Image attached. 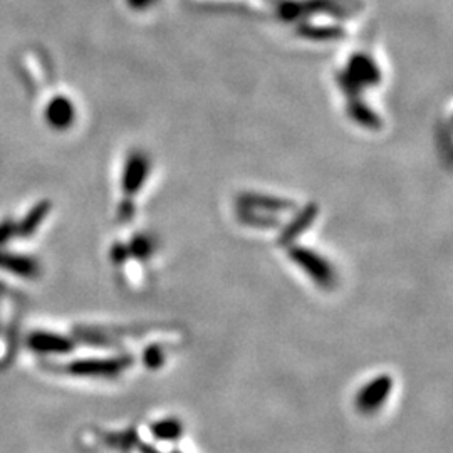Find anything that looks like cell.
<instances>
[{"instance_id": "obj_1", "label": "cell", "mask_w": 453, "mask_h": 453, "mask_svg": "<svg viewBox=\"0 0 453 453\" xmlns=\"http://www.w3.org/2000/svg\"><path fill=\"white\" fill-rule=\"evenodd\" d=\"M207 7L235 9L291 27L308 41H336L346 24L363 12V0H194Z\"/></svg>"}, {"instance_id": "obj_2", "label": "cell", "mask_w": 453, "mask_h": 453, "mask_svg": "<svg viewBox=\"0 0 453 453\" xmlns=\"http://www.w3.org/2000/svg\"><path fill=\"white\" fill-rule=\"evenodd\" d=\"M341 71L338 81L348 96H355L361 89H370L383 78L376 56L368 49L353 50Z\"/></svg>"}, {"instance_id": "obj_3", "label": "cell", "mask_w": 453, "mask_h": 453, "mask_svg": "<svg viewBox=\"0 0 453 453\" xmlns=\"http://www.w3.org/2000/svg\"><path fill=\"white\" fill-rule=\"evenodd\" d=\"M289 257L301 271H304V274H308L312 282L318 284V288H323V289L334 288L336 269L319 252L308 247H292Z\"/></svg>"}, {"instance_id": "obj_4", "label": "cell", "mask_w": 453, "mask_h": 453, "mask_svg": "<svg viewBox=\"0 0 453 453\" xmlns=\"http://www.w3.org/2000/svg\"><path fill=\"white\" fill-rule=\"evenodd\" d=\"M391 388H393V381L388 374L378 376L370 383H366L361 391H357V400H355L357 411H361L363 415H372L380 411L388 402Z\"/></svg>"}, {"instance_id": "obj_5", "label": "cell", "mask_w": 453, "mask_h": 453, "mask_svg": "<svg viewBox=\"0 0 453 453\" xmlns=\"http://www.w3.org/2000/svg\"><path fill=\"white\" fill-rule=\"evenodd\" d=\"M151 172V160L143 151H133L125 166L123 175V188L128 196L138 194L148 181Z\"/></svg>"}, {"instance_id": "obj_6", "label": "cell", "mask_w": 453, "mask_h": 453, "mask_svg": "<svg viewBox=\"0 0 453 453\" xmlns=\"http://www.w3.org/2000/svg\"><path fill=\"white\" fill-rule=\"evenodd\" d=\"M128 368L127 359H101V361H86L81 365H74L71 372L86 376H103V378H114Z\"/></svg>"}, {"instance_id": "obj_7", "label": "cell", "mask_w": 453, "mask_h": 453, "mask_svg": "<svg viewBox=\"0 0 453 453\" xmlns=\"http://www.w3.org/2000/svg\"><path fill=\"white\" fill-rule=\"evenodd\" d=\"M153 435L160 440H177L181 435V425L177 420L157 421L153 425Z\"/></svg>"}, {"instance_id": "obj_8", "label": "cell", "mask_w": 453, "mask_h": 453, "mask_svg": "<svg viewBox=\"0 0 453 453\" xmlns=\"http://www.w3.org/2000/svg\"><path fill=\"white\" fill-rule=\"evenodd\" d=\"M163 0H127V5L134 12H150L157 9Z\"/></svg>"}, {"instance_id": "obj_9", "label": "cell", "mask_w": 453, "mask_h": 453, "mask_svg": "<svg viewBox=\"0 0 453 453\" xmlns=\"http://www.w3.org/2000/svg\"><path fill=\"white\" fill-rule=\"evenodd\" d=\"M312 224V213H309V211H304L301 217H297V226H308ZM297 237V232H296V228L294 226H289L288 230H286V234L282 235V242H286L288 239L292 241V239H296Z\"/></svg>"}]
</instances>
